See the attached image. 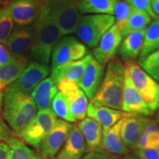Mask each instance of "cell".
Returning a JSON list of instances; mask_svg holds the SVG:
<instances>
[{
  "label": "cell",
  "instance_id": "cell-35",
  "mask_svg": "<svg viewBox=\"0 0 159 159\" xmlns=\"http://www.w3.org/2000/svg\"><path fill=\"white\" fill-rule=\"evenodd\" d=\"M125 1L134 8L146 12L152 19H158V17L152 11V0H125Z\"/></svg>",
  "mask_w": 159,
  "mask_h": 159
},
{
  "label": "cell",
  "instance_id": "cell-39",
  "mask_svg": "<svg viewBox=\"0 0 159 159\" xmlns=\"http://www.w3.org/2000/svg\"><path fill=\"white\" fill-rule=\"evenodd\" d=\"M81 159H120L118 156L107 152H88Z\"/></svg>",
  "mask_w": 159,
  "mask_h": 159
},
{
  "label": "cell",
  "instance_id": "cell-28",
  "mask_svg": "<svg viewBox=\"0 0 159 159\" xmlns=\"http://www.w3.org/2000/svg\"><path fill=\"white\" fill-rule=\"evenodd\" d=\"M151 21L152 18L148 13L134 8L122 31L123 37H125L134 32L146 29L147 26L151 23Z\"/></svg>",
  "mask_w": 159,
  "mask_h": 159
},
{
  "label": "cell",
  "instance_id": "cell-26",
  "mask_svg": "<svg viewBox=\"0 0 159 159\" xmlns=\"http://www.w3.org/2000/svg\"><path fill=\"white\" fill-rule=\"evenodd\" d=\"M116 0H80L81 14H107L114 16Z\"/></svg>",
  "mask_w": 159,
  "mask_h": 159
},
{
  "label": "cell",
  "instance_id": "cell-25",
  "mask_svg": "<svg viewBox=\"0 0 159 159\" xmlns=\"http://www.w3.org/2000/svg\"><path fill=\"white\" fill-rule=\"evenodd\" d=\"M27 66V59L21 55L7 64L0 65V87L5 91L7 86L19 78Z\"/></svg>",
  "mask_w": 159,
  "mask_h": 159
},
{
  "label": "cell",
  "instance_id": "cell-27",
  "mask_svg": "<svg viewBox=\"0 0 159 159\" xmlns=\"http://www.w3.org/2000/svg\"><path fill=\"white\" fill-rule=\"evenodd\" d=\"M159 49V19H155L145 29L144 43L139 62Z\"/></svg>",
  "mask_w": 159,
  "mask_h": 159
},
{
  "label": "cell",
  "instance_id": "cell-20",
  "mask_svg": "<svg viewBox=\"0 0 159 159\" xmlns=\"http://www.w3.org/2000/svg\"><path fill=\"white\" fill-rule=\"evenodd\" d=\"M93 56L91 54L87 55L79 61L66 63V64L51 69V78L57 85L62 80H70L78 84L87 63Z\"/></svg>",
  "mask_w": 159,
  "mask_h": 159
},
{
  "label": "cell",
  "instance_id": "cell-44",
  "mask_svg": "<svg viewBox=\"0 0 159 159\" xmlns=\"http://www.w3.org/2000/svg\"><path fill=\"white\" fill-rule=\"evenodd\" d=\"M123 159H139V158H136V156H134V155H131V156H129V155H128V156H125L124 158H123Z\"/></svg>",
  "mask_w": 159,
  "mask_h": 159
},
{
  "label": "cell",
  "instance_id": "cell-41",
  "mask_svg": "<svg viewBox=\"0 0 159 159\" xmlns=\"http://www.w3.org/2000/svg\"><path fill=\"white\" fill-rule=\"evenodd\" d=\"M152 8L154 13L159 16V0H152Z\"/></svg>",
  "mask_w": 159,
  "mask_h": 159
},
{
  "label": "cell",
  "instance_id": "cell-2",
  "mask_svg": "<svg viewBox=\"0 0 159 159\" xmlns=\"http://www.w3.org/2000/svg\"><path fill=\"white\" fill-rule=\"evenodd\" d=\"M125 83V66L122 61L114 58L107 64L104 78L90 102L122 111V96Z\"/></svg>",
  "mask_w": 159,
  "mask_h": 159
},
{
  "label": "cell",
  "instance_id": "cell-14",
  "mask_svg": "<svg viewBox=\"0 0 159 159\" xmlns=\"http://www.w3.org/2000/svg\"><path fill=\"white\" fill-rule=\"evenodd\" d=\"M150 120L148 116L139 115H130L123 119L120 135L123 144L129 150H136Z\"/></svg>",
  "mask_w": 159,
  "mask_h": 159
},
{
  "label": "cell",
  "instance_id": "cell-7",
  "mask_svg": "<svg viewBox=\"0 0 159 159\" xmlns=\"http://www.w3.org/2000/svg\"><path fill=\"white\" fill-rule=\"evenodd\" d=\"M57 120V116L50 108L39 111L31 122L16 135L25 144L39 148L54 128Z\"/></svg>",
  "mask_w": 159,
  "mask_h": 159
},
{
  "label": "cell",
  "instance_id": "cell-36",
  "mask_svg": "<svg viewBox=\"0 0 159 159\" xmlns=\"http://www.w3.org/2000/svg\"><path fill=\"white\" fill-rule=\"evenodd\" d=\"M133 155L139 159H159V149H137Z\"/></svg>",
  "mask_w": 159,
  "mask_h": 159
},
{
  "label": "cell",
  "instance_id": "cell-34",
  "mask_svg": "<svg viewBox=\"0 0 159 159\" xmlns=\"http://www.w3.org/2000/svg\"><path fill=\"white\" fill-rule=\"evenodd\" d=\"M133 10L134 7L129 5L125 0L116 2L114 7V16L115 18V24L118 26L121 32L124 29Z\"/></svg>",
  "mask_w": 159,
  "mask_h": 159
},
{
  "label": "cell",
  "instance_id": "cell-22",
  "mask_svg": "<svg viewBox=\"0 0 159 159\" xmlns=\"http://www.w3.org/2000/svg\"><path fill=\"white\" fill-rule=\"evenodd\" d=\"M58 92L57 85L50 77L43 80L32 91L30 96L37 110L50 108L55 95Z\"/></svg>",
  "mask_w": 159,
  "mask_h": 159
},
{
  "label": "cell",
  "instance_id": "cell-11",
  "mask_svg": "<svg viewBox=\"0 0 159 159\" xmlns=\"http://www.w3.org/2000/svg\"><path fill=\"white\" fill-rule=\"evenodd\" d=\"M60 92L64 95L71 114L77 121L83 120L87 116L88 98L77 83L62 80L57 85Z\"/></svg>",
  "mask_w": 159,
  "mask_h": 159
},
{
  "label": "cell",
  "instance_id": "cell-29",
  "mask_svg": "<svg viewBox=\"0 0 159 159\" xmlns=\"http://www.w3.org/2000/svg\"><path fill=\"white\" fill-rule=\"evenodd\" d=\"M159 149V127L151 119L139 139L136 149Z\"/></svg>",
  "mask_w": 159,
  "mask_h": 159
},
{
  "label": "cell",
  "instance_id": "cell-9",
  "mask_svg": "<svg viewBox=\"0 0 159 159\" xmlns=\"http://www.w3.org/2000/svg\"><path fill=\"white\" fill-rule=\"evenodd\" d=\"M49 73L48 65L33 61L27 64L19 78L6 89L25 94H30L33 89L43 80L47 78Z\"/></svg>",
  "mask_w": 159,
  "mask_h": 159
},
{
  "label": "cell",
  "instance_id": "cell-42",
  "mask_svg": "<svg viewBox=\"0 0 159 159\" xmlns=\"http://www.w3.org/2000/svg\"><path fill=\"white\" fill-rule=\"evenodd\" d=\"M4 93H5V90H4L2 88L0 87V111H2V109Z\"/></svg>",
  "mask_w": 159,
  "mask_h": 159
},
{
  "label": "cell",
  "instance_id": "cell-5",
  "mask_svg": "<svg viewBox=\"0 0 159 159\" xmlns=\"http://www.w3.org/2000/svg\"><path fill=\"white\" fill-rule=\"evenodd\" d=\"M115 25L114 16L89 14L81 17L76 30L77 37L89 47L95 48L105 33Z\"/></svg>",
  "mask_w": 159,
  "mask_h": 159
},
{
  "label": "cell",
  "instance_id": "cell-40",
  "mask_svg": "<svg viewBox=\"0 0 159 159\" xmlns=\"http://www.w3.org/2000/svg\"><path fill=\"white\" fill-rule=\"evenodd\" d=\"M9 153V146L7 143L0 142V159H7Z\"/></svg>",
  "mask_w": 159,
  "mask_h": 159
},
{
  "label": "cell",
  "instance_id": "cell-47",
  "mask_svg": "<svg viewBox=\"0 0 159 159\" xmlns=\"http://www.w3.org/2000/svg\"><path fill=\"white\" fill-rule=\"evenodd\" d=\"M116 1H122V0H116Z\"/></svg>",
  "mask_w": 159,
  "mask_h": 159
},
{
  "label": "cell",
  "instance_id": "cell-15",
  "mask_svg": "<svg viewBox=\"0 0 159 159\" xmlns=\"http://www.w3.org/2000/svg\"><path fill=\"white\" fill-rule=\"evenodd\" d=\"M6 6L17 25L30 26L39 18L41 4L35 0H11Z\"/></svg>",
  "mask_w": 159,
  "mask_h": 159
},
{
  "label": "cell",
  "instance_id": "cell-18",
  "mask_svg": "<svg viewBox=\"0 0 159 159\" xmlns=\"http://www.w3.org/2000/svg\"><path fill=\"white\" fill-rule=\"evenodd\" d=\"M84 137L86 152H105L102 148L103 128L90 117H85L77 125Z\"/></svg>",
  "mask_w": 159,
  "mask_h": 159
},
{
  "label": "cell",
  "instance_id": "cell-46",
  "mask_svg": "<svg viewBox=\"0 0 159 159\" xmlns=\"http://www.w3.org/2000/svg\"><path fill=\"white\" fill-rule=\"evenodd\" d=\"M2 3V0H0V4H1Z\"/></svg>",
  "mask_w": 159,
  "mask_h": 159
},
{
  "label": "cell",
  "instance_id": "cell-23",
  "mask_svg": "<svg viewBox=\"0 0 159 159\" xmlns=\"http://www.w3.org/2000/svg\"><path fill=\"white\" fill-rule=\"evenodd\" d=\"M123 119L108 130L103 131L102 148L105 152L118 156L128 154L129 150L123 144L120 135Z\"/></svg>",
  "mask_w": 159,
  "mask_h": 159
},
{
  "label": "cell",
  "instance_id": "cell-12",
  "mask_svg": "<svg viewBox=\"0 0 159 159\" xmlns=\"http://www.w3.org/2000/svg\"><path fill=\"white\" fill-rule=\"evenodd\" d=\"M123 40L122 32L116 24L103 35L93 52L95 60L102 65L108 64L115 58Z\"/></svg>",
  "mask_w": 159,
  "mask_h": 159
},
{
  "label": "cell",
  "instance_id": "cell-16",
  "mask_svg": "<svg viewBox=\"0 0 159 159\" xmlns=\"http://www.w3.org/2000/svg\"><path fill=\"white\" fill-rule=\"evenodd\" d=\"M105 72V66L99 63L93 57H91L85 66L82 78L77 84L90 100L100 87Z\"/></svg>",
  "mask_w": 159,
  "mask_h": 159
},
{
  "label": "cell",
  "instance_id": "cell-21",
  "mask_svg": "<svg viewBox=\"0 0 159 159\" xmlns=\"http://www.w3.org/2000/svg\"><path fill=\"white\" fill-rule=\"evenodd\" d=\"M122 111L116 110L104 106H96L89 102L87 108V116L94 119L102 127L103 131L108 130L119 120L130 116Z\"/></svg>",
  "mask_w": 159,
  "mask_h": 159
},
{
  "label": "cell",
  "instance_id": "cell-17",
  "mask_svg": "<svg viewBox=\"0 0 159 159\" xmlns=\"http://www.w3.org/2000/svg\"><path fill=\"white\" fill-rule=\"evenodd\" d=\"M34 41V29L31 26L14 27L10 35L6 47L12 53L17 55L25 54L31 50Z\"/></svg>",
  "mask_w": 159,
  "mask_h": 159
},
{
  "label": "cell",
  "instance_id": "cell-10",
  "mask_svg": "<svg viewBox=\"0 0 159 159\" xmlns=\"http://www.w3.org/2000/svg\"><path fill=\"white\" fill-rule=\"evenodd\" d=\"M72 127L70 122L57 119L54 128L39 146L40 156L44 159L54 158L65 144Z\"/></svg>",
  "mask_w": 159,
  "mask_h": 159
},
{
  "label": "cell",
  "instance_id": "cell-37",
  "mask_svg": "<svg viewBox=\"0 0 159 159\" xmlns=\"http://www.w3.org/2000/svg\"><path fill=\"white\" fill-rule=\"evenodd\" d=\"M13 137V132L0 116V141L7 142Z\"/></svg>",
  "mask_w": 159,
  "mask_h": 159
},
{
  "label": "cell",
  "instance_id": "cell-24",
  "mask_svg": "<svg viewBox=\"0 0 159 159\" xmlns=\"http://www.w3.org/2000/svg\"><path fill=\"white\" fill-rule=\"evenodd\" d=\"M145 29L134 32L122 40L118 52L125 61H134L139 57L144 43Z\"/></svg>",
  "mask_w": 159,
  "mask_h": 159
},
{
  "label": "cell",
  "instance_id": "cell-8",
  "mask_svg": "<svg viewBox=\"0 0 159 159\" xmlns=\"http://www.w3.org/2000/svg\"><path fill=\"white\" fill-rule=\"evenodd\" d=\"M87 55L85 46L74 37L63 38L56 43L52 53L51 69L79 61Z\"/></svg>",
  "mask_w": 159,
  "mask_h": 159
},
{
  "label": "cell",
  "instance_id": "cell-13",
  "mask_svg": "<svg viewBox=\"0 0 159 159\" xmlns=\"http://www.w3.org/2000/svg\"><path fill=\"white\" fill-rule=\"evenodd\" d=\"M122 111L131 115L150 116L152 112L143 100L128 71L125 69V83L122 96Z\"/></svg>",
  "mask_w": 159,
  "mask_h": 159
},
{
  "label": "cell",
  "instance_id": "cell-4",
  "mask_svg": "<svg viewBox=\"0 0 159 159\" xmlns=\"http://www.w3.org/2000/svg\"><path fill=\"white\" fill-rule=\"evenodd\" d=\"M80 0H43L41 4L49 10L63 36L76 33L81 16Z\"/></svg>",
  "mask_w": 159,
  "mask_h": 159
},
{
  "label": "cell",
  "instance_id": "cell-3",
  "mask_svg": "<svg viewBox=\"0 0 159 159\" xmlns=\"http://www.w3.org/2000/svg\"><path fill=\"white\" fill-rule=\"evenodd\" d=\"M2 113L8 126L16 134L31 122L37 113V108L30 96L5 89Z\"/></svg>",
  "mask_w": 159,
  "mask_h": 159
},
{
  "label": "cell",
  "instance_id": "cell-1",
  "mask_svg": "<svg viewBox=\"0 0 159 159\" xmlns=\"http://www.w3.org/2000/svg\"><path fill=\"white\" fill-rule=\"evenodd\" d=\"M33 27L34 41L30 50L31 56L38 62L48 65L55 46L63 35L48 8L43 4L40 7L39 18Z\"/></svg>",
  "mask_w": 159,
  "mask_h": 159
},
{
  "label": "cell",
  "instance_id": "cell-19",
  "mask_svg": "<svg viewBox=\"0 0 159 159\" xmlns=\"http://www.w3.org/2000/svg\"><path fill=\"white\" fill-rule=\"evenodd\" d=\"M85 152L86 144L83 135L78 126L73 125L63 148L52 159H81Z\"/></svg>",
  "mask_w": 159,
  "mask_h": 159
},
{
  "label": "cell",
  "instance_id": "cell-6",
  "mask_svg": "<svg viewBox=\"0 0 159 159\" xmlns=\"http://www.w3.org/2000/svg\"><path fill=\"white\" fill-rule=\"evenodd\" d=\"M125 69L143 100L152 113L159 108V83L134 61H125Z\"/></svg>",
  "mask_w": 159,
  "mask_h": 159
},
{
  "label": "cell",
  "instance_id": "cell-31",
  "mask_svg": "<svg viewBox=\"0 0 159 159\" xmlns=\"http://www.w3.org/2000/svg\"><path fill=\"white\" fill-rule=\"evenodd\" d=\"M55 116L59 117L62 120L66 121L68 122H75L77 120L74 118L69 110L68 103L64 95L58 91L57 94L53 99L52 102L51 108Z\"/></svg>",
  "mask_w": 159,
  "mask_h": 159
},
{
  "label": "cell",
  "instance_id": "cell-30",
  "mask_svg": "<svg viewBox=\"0 0 159 159\" xmlns=\"http://www.w3.org/2000/svg\"><path fill=\"white\" fill-rule=\"evenodd\" d=\"M7 143L9 146L7 159H36L39 156L19 139L13 137Z\"/></svg>",
  "mask_w": 159,
  "mask_h": 159
},
{
  "label": "cell",
  "instance_id": "cell-33",
  "mask_svg": "<svg viewBox=\"0 0 159 159\" xmlns=\"http://www.w3.org/2000/svg\"><path fill=\"white\" fill-rule=\"evenodd\" d=\"M139 63V66L159 83V49Z\"/></svg>",
  "mask_w": 159,
  "mask_h": 159
},
{
  "label": "cell",
  "instance_id": "cell-38",
  "mask_svg": "<svg viewBox=\"0 0 159 159\" xmlns=\"http://www.w3.org/2000/svg\"><path fill=\"white\" fill-rule=\"evenodd\" d=\"M19 55H14L11 53L5 45L0 43V65H5L15 61Z\"/></svg>",
  "mask_w": 159,
  "mask_h": 159
},
{
  "label": "cell",
  "instance_id": "cell-45",
  "mask_svg": "<svg viewBox=\"0 0 159 159\" xmlns=\"http://www.w3.org/2000/svg\"><path fill=\"white\" fill-rule=\"evenodd\" d=\"M36 159H44L43 158V157H41V156H40V155H39V156H38V157L36 158Z\"/></svg>",
  "mask_w": 159,
  "mask_h": 159
},
{
  "label": "cell",
  "instance_id": "cell-43",
  "mask_svg": "<svg viewBox=\"0 0 159 159\" xmlns=\"http://www.w3.org/2000/svg\"><path fill=\"white\" fill-rule=\"evenodd\" d=\"M155 121H156V124L158 125V126L159 127V108L156 111V116H155Z\"/></svg>",
  "mask_w": 159,
  "mask_h": 159
},
{
  "label": "cell",
  "instance_id": "cell-32",
  "mask_svg": "<svg viewBox=\"0 0 159 159\" xmlns=\"http://www.w3.org/2000/svg\"><path fill=\"white\" fill-rule=\"evenodd\" d=\"M14 21L7 6L0 7V43L5 45L14 28Z\"/></svg>",
  "mask_w": 159,
  "mask_h": 159
}]
</instances>
